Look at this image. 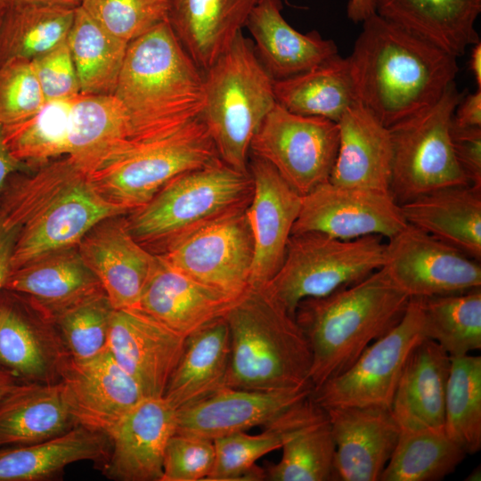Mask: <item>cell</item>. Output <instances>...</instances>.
<instances>
[{"label":"cell","instance_id":"obj_1","mask_svg":"<svg viewBox=\"0 0 481 481\" xmlns=\"http://www.w3.org/2000/svg\"><path fill=\"white\" fill-rule=\"evenodd\" d=\"M347 57L357 101L385 126L435 103L459 68L457 57L376 12Z\"/></svg>","mask_w":481,"mask_h":481},{"label":"cell","instance_id":"obj_2","mask_svg":"<svg viewBox=\"0 0 481 481\" xmlns=\"http://www.w3.org/2000/svg\"><path fill=\"white\" fill-rule=\"evenodd\" d=\"M0 208L20 226L12 270L50 252L77 246L101 221L128 214L106 200L68 156L31 174H13L0 195Z\"/></svg>","mask_w":481,"mask_h":481},{"label":"cell","instance_id":"obj_3","mask_svg":"<svg viewBox=\"0 0 481 481\" xmlns=\"http://www.w3.org/2000/svg\"><path fill=\"white\" fill-rule=\"evenodd\" d=\"M113 95L126 112L133 150L200 118L204 72L164 20L128 44Z\"/></svg>","mask_w":481,"mask_h":481},{"label":"cell","instance_id":"obj_4","mask_svg":"<svg viewBox=\"0 0 481 481\" xmlns=\"http://www.w3.org/2000/svg\"><path fill=\"white\" fill-rule=\"evenodd\" d=\"M409 301L383 267L328 295L302 300L295 319L310 345L313 388L345 371L395 327Z\"/></svg>","mask_w":481,"mask_h":481},{"label":"cell","instance_id":"obj_5","mask_svg":"<svg viewBox=\"0 0 481 481\" xmlns=\"http://www.w3.org/2000/svg\"><path fill=\"white\" fill-rule=\"evenodd\" d=\"M227 387L276 390L311 384L312 353L297 322L263 288H250L228 311Z\"/></svg>","mask_w":481,"mask_h":481},{"label":"cell","instance_id":"obj_6","mask_svg":"<svg viewBox=\"0 0 481 481\" xmlns=\"http://www.w3.org/2000/svg\"><path fill=\"white\" fill-rule=\"evenodd\" d=\"M252 194L249 172L218 159L175 176L125 218L131 235L159 255L200 229L245 210Z\"/></svg>","mask_w":481,"mask_h":481},{"label":"cell","instance_id":"obj_7","mask_svg":"<svg viewBox=\"0 0 481 481\" xmlns=\"http://www.w3.org/2000/svg\"><path fill=\"white\" fill-rule=\"evenodd\" d=\"M204 78L206 98L200 118L220 159L249 172L252 138L276 104L273 79L242 32L204 71Z\"/></svg>","mask_w":481,"mask_h":481},{"label":"cell","instance_id":"obj_8","mask_svg":"<svg viewBox=\"0 0 481 481\" xmlns=\"http://www.w3.org/2000/svg\"><path fill=\"white\" fill-rule=\"evenodd\" d=\"M386 246L379 235L343 240L318 232L292 233L280 269L262 288L295 317L302 300L328 295L381 268Z\"/></svg>","mask_w":481,"mask_h":481},{"label":"cell","instance_id":"obj_9","mask_svg":"<svg viewBox=\"0 0 481 481\" xmlns=\"http://www.w3.org/2000/svg\"><path fill=\"white\" fill-rule=\"evenodd\" d=\"M463 95L454 81L435 103L389 127V192L398 205L441 188L469 184L451 141L452 115Z\"/></svg>","mask_w":481,"mask_h":481},{"label":"cell","instance_id":"obj_10","mask_svg":"<svg viewBox=\"0 0 481 481\" xmlns=\"http://www.w3.org/2000/svg\"><path fill=\"white\" fill-rule=\"evenodd\" d=\"M218 159L208 130L199 118L165 138L134 148L87 175L106 200L130 213L175 176Z\"/></svg>","mask_w":481,"mask_h":481},{"label":"cell","instance_id":"obj_11","mask_svg":"<svg viewBox=\"0 0 481 481\" xmlns=\"http://www.w3.org/2000/svg\"><path fill=\"white\" fill-rule=\"evenodd\" d=\"M338 143L337 122L296 114L276 103L253 136L249 155L269 163L304 196L330 180Z\"/></svg>","mask_w":481,"mask_h":481},{"label":"cell","instance_id":"obj_12","mask_svg":"<svg viewBox=\"0 0 481 481\" xmlns=\"http://www.w3.org/2000/svg\"><path fill=\"white\" fill-rule=\"evenodd\" d=\"M423 338L420 306L415 298H410L400 322L371 343L345 371L313 388L311 400L323 410L390 409L407 357Z\"/></svg>","mask_w":481,"mask_h":481},{"label":"cell","instance_id":"obj_13","mask_svg":"<svg viewBox=\"0 0 481 481\" xmlns=\"http://www.w3.org/2000/svg\"><path fill=\"white\" fill-rule=\"evenodd\" d=\"M159 256L196 281L240 298L251 288L254 258L246 209L200 229Z\"/></svg>","mask_w":481,"mask_h":481},{"label":"cell","instance_id":"obj_14","mask_svg":"<svg viewBox=\"0 0 481 481\" xmlns=\"http://www.w3.org/2000/svg\"><path fill=\"white\" fill-rule=\"evenodd\" d=\"M382 266L410 298L481 288V264L434 236L406 224L387 239Z\"/></svg>","mask_w":481,"mask_h":481},{"label":"cell","instance_id":"obj_15","mask_svg":"<svg viewBox=\"0 0 481 481\" xmlns=\"http://www.w3.org/2000/svg\"><path fill=\"white\" fill-rule=\"evenodd\" d=\"M406 224L400 205L389 192L328 181L302 196L291 234L318 232L343 240L368 235L387 240Z\"/></svg>","mask_w":481,"mask_h":481},{"label":"cell","instance_id":"obj_16","mask_svg":"<svg viewBox=\"0 0 481 481\" xmlns=\"http://www.w3.org/2000/svg\"><path fill=\"white\" fill-rule=\"evenodd\" d=\"M59 377L75 425L108 436L118 421L146 397L108 348L85 361L67 356Z\"/></svg>","mask_w":481,"mask_h":481},{"label":"cell","instance_id":"obj_17","mask_svg":"<svg viewBox=\"0 0 481 481\" xmlns=\"http://www.w3.org/2000/svg\"><path fill=\"white\" fill-rule=\"evenodd\" d=\"M253 194L246 216L254 242L251 288H262L275 275L298 218L302 196L266 161L249 155Z\"/></svg>","mask_w":481,"mask_h":481},{"label":"cell","instance_id":"obj_18","mask_svg":"<svg viewBox=\"0 0 481 481\" xmlns=\"http://www.w3.org/2000/svg\"><path fill=\"white\" fill-rule=\"evenodd\" d=\"M185 340L136 308L115 309L107 348L146 397H163Z\"/></svg>","mask_w":481,"mask_h":481},{"label":"cell","instance_id":"obj_19","mask_svg":"<svg viewBox=\"0 0 481 481\" xmlns=\"http://www.w3.org/2000/svg\"><path fill=\"white\" fill-rule=\"evenodd\" d=\"M126 215L108 217L79 241L78 251L114 309L135 308L158 256L129 232Z\"/></svg>","mask_w":481,"mask_h":481},{"label":"cell","instance_id":"obj_20","mask_svg":"<svg viewBox=\"0 0 481 481\" xmlns=\"http://www.w3.org/2000/svg\"><path fill=\"white\" fill-rule=\"evenodd\" d=\"M313 385L288 389L249 390L225 387L176 411L175 433L214 440L272 424L307 399Z\"/></svg>","mask_w":481,"mask_h":481},{"label":"cell","instance_id":"obj_21","mask_svg":"<svg viewBox=\"0 0 481 481\" xmlns=\"http://www.w3.org/2000/svg\"><path fill=\"white\" fill-rule=\"evenodd\" d=\"M68 356L53 325L22 296L0 293V368L26 382L57 381Z\"/></svg>","mask_w":481,"mask_h":481},{"label":"cell","instance_id":"obj_22","mask_svg":"<svg viewBox=\"0 0 481 481\" xmlns=\"http://www.w3.org/2000/svg\"><path fill=\"white\" fill-rule=\"evenodd\" d=\"M176 411L164 397H144L109 434L111 452L104 473L119 481H160Z\"/></svg>","mask_w":481,"mask_h":481},{"label":"cell","instance_id":"obj_23","mask_svg":"<svg viewBox=\"0 0 481 481\" xmlns=\"http://www.w3.org/2000/svg\"><path fill=\"white\" fill-rule=\"evenodd\" d=\"M324 411L336 446L337 480L379 481L401 433L390 409L334 407Z\"/></svg>","mask_w":481,"mask_h":481},{"label":"cell","instance_id":"obj_24","mask_svg":"<svg viewBox=\"0 0 481 481\" xmlns=\"http://www.w3.org/2000/svg\"><path fill=\"white\" fill-rule=\"evenodd\" d=\"M157 256L135 308L172 330L187 338L224 318L240 299L196 281Z\"/></svg>","mask_w":481,"mask_h":481},{"label":"cell","instance_id":"obj_25","mask_svg":"<svg viewBox=\"0 0 481 481\" xmlns=\"http://www.w3.org/2000/svg\"><path fill=\"white\" fill-rule=\"evenodd\" d=\"M337 123L339 143L329 181L390 193L393 147L389 127L358 102Z\"/></svg>","mask_w":481,"mask_h":481},{"label":"cell","instance_id":"obj_26","mask_svg":"<svg viewBox=\"0 0 481 481\" xmlns=\"http://www.w3.org/2000/svg\"><path fill=\"white\" fill-rule=\"evenodd\" d=\"M281 8L280 0H258L245 24L259 61L273 80L308 70L338 53L333 40L316 31L296 30Z\"/></svg>","mask_w":481,"mask_h":481},{"label":"cell","instance_id":"obj_27","mask_svg":"<svg viewBox=\"0 0 481 481\" xmlns=\"http://www.w3.org/2000/svg\"><path fill=\"white\" fill-rule=\"evenodd\" d=\"M4 289L22 296L50 322L64 308L102 289L77 246L50 252L12 270Z\"/></svg>","mask_w":481,"mask_h":481},{"label":"cell","instance_id":"obj_28","mask_svg":"<svg viewBox=\"0 0 481 481\" xmlns=\"http://www.w3.org/2000/svg\"><path fill=\"white\" fill-rule=\"evenodd\" d=\"M451 356L423 338L412 348L400 376L390 411L401 429L444 428Z\"/></svg>","mask_w":481,"mask_h":481},{"label":"cell","instance_id":"obj_29","mask_svg":"<svg viewBox=\"0 0 481 481\" xmlns=\"http://www.w3.org/2000/svg\"><path fill=\"white\" fill-rule=\"evenodd\" d=\"M67 156L86 174L132 149L126 112L114 95L79 94L71 101Z\"/></svg>","mask_w":481,"mask_h":481},{"label":"cell","instance_id":"obj_30","mask_svg":"<svg viewBox=\"0 0 481 481\" xmlns=\"http://www.w3.org/2000/svg\"><path fill=\"white\" fill-rule=\"evenodd\" d=\"M258 0H168L167 20L206 71L232 44Z\"/></svg>","mask_w":481,"mask_h":481},{"label":"cell","instance_id":"obj_31","mask_svg":"<svg viewBox=\"0 0 481 481\" xmlns=\"http://www.w3.org/2000/svg\"><path fill=\"white\" fill-rule=\"evenodd\" d=\"M405 222L481 262V188H441L400 205Z\"/></svg>","mask_w":481,"mask_h":481},{"label":"cell","instance_id":"obj_32","mask_svg":"<svg viewBox=\"0 0 481 481\" xmlns=\"http://www.w3.org/2000/svg\"><path fill=\"white\" fill-rule=\"evenodd\" d=\"M230 354V333L224 318L193 332L186 338L163 397L179 411L227 387Z\"/></svg>","mask_w":481,"mask_h":481},{"label":"cell","instance_id":"obj_33","mask_svg":"<svg viewBox=\"0 0 481 481\" xmlns=\"http://www.w3.org/2000/svg\"><path fill=\"white\" fill-rule=\"evenodd\" d=\"M74 426L61 380L17 383L0 400V448L40 442Z\"/></svg>","mask_w":481,"mask_h":481},{"label":"cell","instance_id":"obj_34","mask_svg":"<svg viewBox=\"0 0 481 481\" xmlns=\"http://www.w3.org/2000/svg\"><path fill=\"white\" fill-rule=\"evenodd\" d=\"M375 12L456 57L479 42L481 0H374Z\"/></svg>","mask_w":481,"mask_h":481},{"label":"cell","instance_id":"obj_35","mask_svg":"<svg viewBox=\"0 0 481 481\" xmlns=\"http://www.w3.org/2000/svg\"><path fill=\"white\" fill-rule=\"evenodd\" d=\"M325 414V411L309 396L265 427L260 434L240 432L214 439L216 461L207 480L265 479V470L257 467L256 462L265 454L281 449L288 439Z\"/></svg>","mask_w":481,"mask_h":481},{"label":"cell","instance_id":"obj_36","mask_svg":"<svg viewBox=\"0 0 481 481\" xmlns=\"http://www.w3.org/2000/svg\"><path fill=\"white\" fill-rule=\"evenodd\" d=\"M110 437L80 425L51 438L0 448V481H38L80 461L108 460Z\"/></svg>","mask_w":481,"mask_h":481},{"label":"cell","instance_id":"obj_37","mask_svg":"<svg viewBox=\"0 0 481 481\" xmlns=\"http://www.w3.org/2000/svg\"><path fill=\"white\" fill-rule=\"evenodd\" d=\"M273 93L276 103L290 112L334 122L358 102L348 59L338 53L308 70L273 80Z\"/></svg>","mask_w":481,"mask_h":481},{"label":"cell","instance_id":"obj_38","mask_svg":"<svg viewBox=\"0 0 481 481\" xmlns=\"http://www.w3.org/2000/svg\"><path fill=\"white\" fill-rule=\"evenodd\" d=\"M67 43L76 68L80 94L113 95L128 44L76 8Z\"/></svg>","mask_w":481,"mask_h":481},{"label":"cell","instance_id":"obj_39","mask_svg":"<svg viewBox=\"0 0 481 481\" xmlns=\"http://www.w3.org/2000/svg\"><path fill=\"white\" fill-rule=\"evenodd\" d=\"M75 10L23 2L7 4L0 23V67L44 54L67 40Z\"/></svg>","mask_w":481,"mask_h":481},{"label":"cell","instance_id":"obj_40","mask_svg":"<svg viewBox=\"0 0 481 481\" xmlns=\"http://www.w3.org/2000/svg\"><path fill=\"white\" fill-rule=\"evenodd\" d=\"M412 298L420 306L425 338L436 342L451 357L481 348V288Z\"/></svg>","mask_w":481,"mask_h":481},{"label":"cell","instance_id":"obj_41","mask_svg":"<svg viewBox=\"0 0 481 481\" xmlns=\"http://www.w3.org/2000/svg\"><path fill=\"white\" fill-rule=\"evenodd\" d=\"M467 453L444 428L401 429L379 481H438L452 474Z\"/></svg>","mask_w":481,"mask_h":481},{"label":"cell","instance_id":"obj_42","mask_svg":"<svg viewBox=\"0 0 481 481\" xmlns=\"http://www.w3.org/2000/svg\"><path fill=\"white\" fill-rule=\"evenodd\" d=\"M444 429L467 454L481 449V357H451Z\"/></svg>","mask_w":481,"mask_h":481},{"label":"cell","instance_id":"obj_43","mask_svg":"<svg viewBox=\"0 0 481 481\" xmlns=\"http://www.w3.org/2000/svg\"><path fill=\"white\" fill-rule=\"evenodd\" d=\"M71 100L45 102L29 118L3 126L12 155L30 171L67 156V129Z\"/></svg>","mask_w":481,"mask_h":481},{"label":"cell","instance_id":"obj_44","mask_svg":"<svg viewBox=\"0 0 481 481\" xmlns=\"http://www.w3.org/2000/svg\"><path fill=\"white\" fill-rule=\"evenodd\" d=\"M281 460L265 470L270 481L337 480L336 446L327 414L305 427L281 448Z\"/></svg>","mask_w":481,"mask_h":481},{"label":"cell","instance_id":"obj_45","mask_svg":"<svg viewBox=\"0 0 481 481\" xmlns=\"http://www.w3.org/2000/svg\"><path fill=\"white\" fill-rule=\"evenodd\" d=\"M104 291L94 292L53 317L61 344L70 358L91 359L107 348L110 320L114 312Z\"/></svg>","mask_w":481,"mask_h":481},{"label":"cell","instance_id":"obj_46","mask_svg":"<svg viewBox=\"0 0 481 481\" xmlns=\"http://www.w3.org/2000/svg\"><path fill=\"white\" fill-rule=\"evenodd\" d=\"M80 7L114 37L130 43L167 20V5L149 0H81Z\"/></svg>","mask_w":481,"mask_h":481},{"label":"cell","instance_id":"obj_47","mask_svg":"<svg viewBox=\"0 0 481 481\" xmlns=\"http://www.w3.org/2000/svg\"><path fill=\"white\" fill-rule=\"evenodd\" d=\"M32 61L15 59L0 67V123L8 126L37 112L45 103Z\"/></svg>","mask_w":481,"mask_h":481},{"label":"cell","instance_id":"obj_48","mask_svg":"<svg viewBox=\"0 0 481 481\" xmlns=\"http://www.w3.org/2000/svg\"><path fill=\"white\" fill-rule=\"evenodd\" d=\"M215 461L213 440L175 433L166 447L160 481L207 480Z\"/></svg>","mask_w":481,"mask_h":481},{"label":"cell","instance_id":"obj_49","mask_svg":"<svg viewBox=\"0 0 481 481\" xmlns=\"http://www.w3.org/2000/svg\"><path fill=\"white\" fill-rule=\"evenodd\" d=\"M31 61L46 102L71 100L80 94L67 40Z\"/></svg>","mask_w":481,"mask_h":481},{"label":"cell","instance_id":"obj_50","mask_svg":"<svg viewBox=\"0 0 481 481\" xmlns=\"http://www.w3.org/2000/svg\"><path fill=\"white\" fill-rule=\"evenodd\" d=\"M451 141L456 160L469 184L481 188V127L458 126L452 122Z\"/></svg>","mask_w":481,"mask_h":481},{"label":"cell","instance_id":"obj_51","mask_svg":"<svg viewBox=\"0 0 481 481\" xmlns=\"http://www.w3.org/2000/svg\"><path fill=\"white\" fill-rule=\"evenodd\" d=\"M20 226L5 216L0 208V293L12 269V258Z\"/></svg>","mask_w":481,"mask_h":481},{"label":"cell","instance_id":"obj_52","mask_svg":"<svg viewBox=\"0 0 481 481\" xmlns=\"http://www.w3.org/2000/svg\"><path fill=\"white\" fill-rule=\"evenodd\" d=\"M452 124L465 127H481V87L464 94L455 108Z\"/></svg>","mask_w":481,"mask_h":481},{"label":"cell","instance_id":"obj_53","mask_svg":"<svg viewBox=\"0 0 481 481\" xmlns=\"http://www.w3.org/2000/svg\"><path fill=\"white\" fill-rule=\"evenodd\" d=\"M29 171L24 164L16 159L10 152L4 142L3 126L0 123V195L9 178L13 174Z\"/></svg>","mask_w":481,"mask_h":481},{"label":"cell","instance_id":"obj_54","mask_svg":"<svg viewBox=\"0 0 481 481\" xmlns=\"http://www.w3.org/2000/svg\"><path fill=\"white\" fill-rule=\"evenodd\" d=\"M346 12L352 21L363 22L375 13V2L374 0H348Z\"/></svg>","mask_w":481,"mask_h":481},{"label":"cell","instance_id":"obj_55","mask_svg":"<svg viewBox=\"0 0 481 481\" xmlns=\"http://www.w3.org/2000/svg\"><path fill=\"white\" fill-rule=\"evenodd\" d=\"M469 58V69L474 76L477 85L481 87V42L472 45Z\"/></svg>","mask_w":481,"mask_h":481},{"label":"cell","instance_id":"obj_56","mask_svg":"<svg viewBox=\"0 0 481 481\" xmlns=\"http://www.w3.org/2000/svg\"><path fill=\"white\" fill-rule=\"evenodd\" d=\"M12 2H23L47 6H57L76 9L80 6L81 0H13Z\"/></svg>","mask_w":481,"mask_h":481},{"label":"cell","instance_id":"obj_57","mask_svg":"<svg viewBox=\"0 0 481 481\" xmlns=\"http://www.w3.org/2000/svg\"><path fill=\"white\" fill-rule=\"evenodd\" d=\"M19 379L10 371L0 368V400L17 384Z\"/></svg>","mask_w":481,"mask_h":481},{"label":"cell","instance_id":"obj_58","mask_svg":"<svg viewBox=\"0 0 481 481\" xmlns=\"http://www.w3.org/2000/svg\"><path fill=\"white\" fill-rule=\"evenodd\" d=\"M481 470L480 468L475 469L465 479L466 481H480Z\"/></svg>","mask_w":481,"mask_h":481},{"label":"cell","instance_id":"obj_59","mask_svg":"<svg viewBox=\"0 0 481 481\" xmlns=\"http://www.w3.org/2000/svg\"><path fill=\"white\" fill-rule=\"evenodd\" d=\"M6 6H7V4L0 2V23L5 12Z\"/></svg>","mask_w":481,"mask_h":481},{"label":"cell","instance_id":"obj_60","mask_svg":"<svg viewBox=\"0 0 481 481\" xmlns=\"http://www.w3.org/2000/svg\"><path fill=\"white\" fill-rule=\"evenodd\" d=\"M152 3H155V4H165V5H167V1L168 0H149Z\"/></svg>","mask_w":481,"mask_h":481},{"label":"cell","instance_id":"obj_61","mask_svg":"<svg viewBox=\"0 0 481 481\" xmlns=\"http://www.w3.org/2000/svg\"><path fill=\"white\" fill-rule=\"evenodd\" d=\"M13 0H0V2L2 3H4V4H9L10 3H12Z\"/></svg>","mask_w":481,"mask_h":481}]
</instances>
